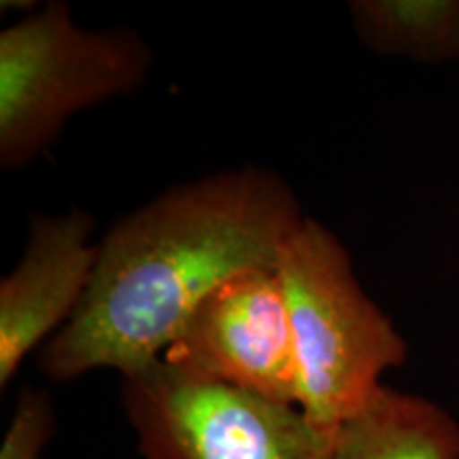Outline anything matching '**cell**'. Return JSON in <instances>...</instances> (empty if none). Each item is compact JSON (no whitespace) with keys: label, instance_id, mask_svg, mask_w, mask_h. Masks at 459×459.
<instances>
[{"label":"cell","instance_id":"cell-1","mask_svg":"<svg viewBox=\"0 0 459 459\" xmlns=\"http://www.w3.org/2000/svg\"><path fill=\"white\" fill-rule=\"evenodd\" d=\"M302 221L291 187L260 166L160 194L99 243L88 291L45 344L41 370L54 381L147 370L223 281L251 268L277 271L281 247Z\"/></svg>","mask_w":459,"mask_h":459},{"label":"cell","instance_id":"cell-2","mask_svg":"<svg viewBox=\"0 0 459 459\" xmlns=\"http://www.w3.org/2000/svg\"><path fill=\"white\" fill-rule=\"evenodd\" d=\"M277 274L294 332L296 406L325 445L383 387V375L404 364L409 344L317 220L304 217L285 240Z\"/></svg>","mask_w":459,"mask_h":459},{"label":"cell","instance_id":"cell-3","mask_svg":"<svg viewBox=\"0 0 459 459\" xmlns=\"http://www.w3.org/2000/svg\"><path fill=\"white\" fill-rule=\"evenodd\" d=\"M152 68L128 28L85 30L60 0L0 32V166L15 170L51 145L71 115L128 94Z\"/></svg>","mask_w":459,"mask_h":459},{"label":"cell","instance_id":"cell-4","mask_svg":"<svg viewBox=\"0 0 459 459\" xmlns=\"http://www.w3.org/2000/svg\"><path fill=\"white\" fill-rule=\"evenodd\" d=\"M143 459H324L298 406L158 359L124 378Z\"/></svg>","mask_w":459,"mask_h":459},{"label":"cell","instance_id":"cell-5","mask_svg":"<svg viewBox=\"0 0 459 459\" xmlns=\"http://www.w3.org/2000/svg\"><path fill=\"white\" fill-rule=\"evenodd\" d=\"M162 359L296 406L294 332L277 271L251 268L223 281Z\"/></svg>","mask_w":459,"mask_h":459},{"label":"cell","instance_id":"cell-6","mask_svg":"<svg viewBox=\"0 0 459 459\" xmlns=\"http://www.w3.org/2000/svg\"><path fill=\"white\" fill-rule=\"evenodd\" d=\"M94 226L85 211L30 217L24 255L0 281V387L77 311L99 260V245L90 243Z\"/></svg>","mask_w":459,"mask_h":459},{"label":"cell","instance_id":"cell-7","mask_svg":"<svg viewBox=\"0 0 459 459\" xmlns=\"http://www.w3.org/2000/svg\"><path fill=\"white\" fill-rule=\"evenodd\" d=\"M324 459H459V423L432 400L383 385L336 429Z\"/></svg>","mask_w":459,"mask_h":459},{"label":"cell","instance_id":"cell-8","mask_svg":"<svg viewBox=\"0 0 459 459\" xmlns=\"http://www.w3.org/2000/svg\"><path fill=\"white\" fill-rule=\"evenodd\" d=\"M361 43L412 62L459 60V0H353Z\"/></svg>","mask_w":459,"mask_h":459},{"label":"cell","instance_id":"cell-9","mask_svg":"<svg viewBox=\"0 0 459 459\" xmlns=\"http://www.w3.org/2000/svg\"><path fill=\"white\" fill-rule=\"evenodd\" d=\"M54 432V409L45 392L26 389L4 432L0 459H39Z\"/></svg>","mask_w":459,"mask_h":459}]
</instances>
